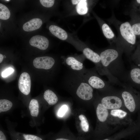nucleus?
<instances>
[{"mask_svg":"<svg viewBox=\"0 0 140 140\" xmlns=\"http://www.w3.org/2000/svg\"><path fill=\"white\" fill-rule=\"evenodd\" d=\"M12 106V102L6 99L0 100V112H5L9 110Z\"/></svg>","mask_w":140,"mask_h":140,"instance_id":"obj_20","label":"nucleus"},{"mask_svg":"<svg viewBox=\"0 0 140 140\" xmlns=\"http://www.w3.org/2000/svg\"><path fill=\"white\" fill-rule=\"evenodd\" d=\"M79 118L81 121L80 125L82 129L85 132H87L89 130V124L88 120L83 115L81 114L79 115Z\"/></svg>","mask_w":140,"mask_h":140,"instance_id":"obj_21","label":"nucleus"},{"mask_svg":"<svg viewBox=\"0 0 140 140\" xmlns=\"http://www.w3.org/2000/svg\"><path fill=\"white\" fill-rule=\"evenodd\" d=\"M102 29L103 33L110 44L116 42V37L113 32L107 23L103 24Z\"/></svg>","mask_w":140,"mask_h":140,"instance_id":"obj_12","label":"nucleus"},{"mask_svg":"<svg viewBox=\"0 0 140 140\" xmlns=\"http://www.w3.org/2000/svg\"><path fill=\"white\" fill-rule=\"evenodd\" d=\"M131 25L132 30L135 34L136 36L140 35V22Z\"/></svg>","mask_w":140,"mask_h":140,"instance_id":"obj_24","label":"nucleus"},{"mask_svg":"<svg viewBox=\"0 0 140 140\" xmlns=\"http://www.w3.org/2000/svg\"><path fill=\"white\" fill-rule=\"evenodd\" d=\"M103 140H109L108 139H105Z\"/></svg>","mask_w":140,"mask_h":140,"instance_id":"obj_35","label":"nucleus"},{"mask_svg":"<svg viewBox=\"0 0 140 140\" xmlns=\"http://www.w3.org/2000/svg\"><path fill=\"white\" fill-rule=\"evenodd\" d=\"M131 59L135 65L140 68V54L135 53L132 55Z\"/></svg>","mask_w":140,"mask_h":140,"instance_id":"obj_23","label":"nucleus"},{"mask_svg":"<svg viewBox=\"0 0 140 140\" xmlns=\"http://www.w3.org/2000/svg\"><path fill=\"white\" fill-rule=\"evenodd\" d=\"M44 97L48 103L50 105L55 104L58 101V98L56 94L50 89L47 90L45 92Z\"/></svg>","mask_w":140,"mask_h":140,"instance_id":"obj_15","label":"nucleus"},{"mask_svg":"<svg viewBox=\"0 0 140 140\" xmlns=\"http://www.w3.org/2000/svg\"><path fill=\"white\" fill-rule=\"evenodd\" d=\"M31 115L33 117H37L39 112V104L38 101L34 99H32L29 106Z\"/></svg>","mask_w":140,"mask_h":140,"instance_id":"obj_17","label":"nucleus"},{"mask_svg":"<svg viewBox=\"0 0 140 140\" xmlns=\"http://www.w3.org/2000/svg\"><path fill=\"white\" fill-rule=\"evenodd\" d=\"M29 43L34 47L42 50L46 49L49 45V41L44 36L37 35L32 37L30 39Z\"/></svg>","mask_w":140,"mask_h":140,"instance_id":"obj_10","label":"nucleus"},{"mask_svg":"<svg viewBox=\"0 0 140 140\" xmlns=\"http://www.w3.org/2000/svg\"><path fill=\"white\" fill-rule=\"evenodd\" d=\"M23 135L25 140H42L40 137L34 135L24 134Z\"/></svg>","mask_w":140,"mask_h":140,"instance_id":"obj_27","label":"nucleus"},{"mask_svg":"<svg viewBox=\"0 0 140 140\" xmlns=\"http://www.w3.org/2000/svg\"><path fill=\"white\" fill-rule=\"evenodd\" d=\"M101 103L107 109H115L120 108L122 104V101L119 96L115 95H109L103 97Z\"/></svg>","mask_w":140,"mask_h":140,"instance_id":"obj_6","label":"nucleus"},{"mask_svg":"<svg viewBox=\"0 0 140 140\" xmlns=\"http://www.w3.org/2000/svg\"><path fill=\"white\" fill-rule=\"evenodd\" d=\"M122 53L116 47L105 50L100 55L103 65L113 76L123 81L127 71L122 59Z\"/></svg>","mask_w":140,"mask_h":140,"instance_id":"obj_1","label":"nucleus"},{"mask_svg":"<svg viewBox=\"0 0 140 140\" xmlns=\"http://www.w3.org/2000/svg\"><path fill=\"white\" fill-rule=\"evenodd\" d=\"M0 140H6L5 135L1 130L0 131Z\"/></svg>","mask_w":140,"mask_h":140,"instance_id":"obj_29","label":"nucleus"},{"mask_svg":"<svg viewBox=\"0 0 140 140\" xmlns=\"http://www.w3.org/2000/svg\"><path fill=\"white\" fill-rule=\"evenodd\" d=\"M5 1H10V0H5Z\"/></svg>","mask_w":140,"mask_h":140,"instance_id":"obj_34","label":"nucleus"},{"mask_svg":"<svg viewBox=\"0 0 140 140\" xmlns=\"http://www.w3.org/2000/svg\"><path fill=\"white\" fill-rule=\"evenodd\" d=\"M42 24V21L40 19L33 18L24 23L23 28L25 31H31L39 29Z\"/></svg>","mask_w":140,"mask_h":140,"instance_id":"obj_11","label":"nucleus"},{"mask_svg":"<svg viewBox=\"0 0 140 140\" xmlns=\"http://www.w3.org/2000/svg\"><path fill=\"white\" fill-rule=\"evenodd\" d=\"M87 1L81 0L77 4L76 7V10L78 13L80 15H83L86 13L88 11L87 6Z\"/></svg>","mask_w":140,"mask_h":140,"instance_id":"obj_18","label":"nucleus"},{"mask_svg":"<svg viewBox=\"0 0 140 140\" xmlns=\"http://www.w3.org/2000/svg\"><path fill=\"white\" fill-rule=\"evenodd\" d=\"M66 62L68 65L70 66L73 70H80L83 67V64L73 57H68L66 60Z\"/></svg>","mask_w":140,"mask_h":140,"instance_id":"obj_16","label":"nucleus"},{"mask_svg":"<svg viewBox=\"0 0 140 140\" xmlns=\"http://www.w3.org/2000/svg\"><path fill=\"white\" fill-rule=\"evenodd\" d=\"M10 15V12L8 8L5 5L0 3V18L5 20L9 19Z\"/></svg>","mask_w":140,"mask_h":140,"instance_id":"obj_19","label":"nucleus"},{"mask_svg":"<svg viewBox=\"0 0 140 140\" xmlns=\"http://www.w3.org/2000/svg\"><path fill=\"white\" fill-rule=\"evenodd\" d=\"M121 41L116 44V47L129 56L136 42V36L134 33L130 23L126 22L121 23L119 28Z\"/></svg>","mask_w":140,"mask_h":140,"instance_id":"obj_2","label":"nucleus"},{"mask_svg":"<svg viewBox=\"0 0 140 140\" xmlns=\"http://www.w3.org/2000/svg\"><path fill=\"white\" fill-rule=\"evenodd\" d=\"M126 90L123 91L121 96L126 107L131 112L134 111L136 107L135 96L133 93V87L125 83Z\"/></svg>","mask_w":140,"mask_h":140,"instance_id":"obj_4","label":"nucleus"},{"mask_svg":"<svg viewBox=\"0 0 140 140\" xmlns=\"http://www.w3.org/2000/svg\"><path fill=\"white\" fill-rule=\"evenodd\" d=\"M93 89L88 83L82 82L78 87L76 91L77 96L81 99L89 100L93 97Z\"/></svg>","mask_w":140,"mask_h":140,"instance_id":"obj_7","label":"nucleus"},{"mask_svg":"<svg viewBox=\"0 0 140 140\" xmlns=\"http://www.w3.org/2000/svg\"><path fill=\"white\" fill-rule=\"evenodd\" d=\"M96 113L99 120L101 122L105 121L108 115V109L104 107L101 103H100L98 105Z\"/></svg>","mask_w":140,"mask_h":140,"instance_id":"obj_14","label":"nucleus"},{"mask_svg":"<svg viewBox=\"0 0 140 140\" xmlns=\"http://www.w3.org/2000/svg\"><path fill=\"white\" fill-rule=\"evenodd\" d=\"M18 87L20 91L25 95H28L30 91L31 81L29 74L24 72L20 75L18 81Z\"/></svg>","mask_w":140,"mask_h":140,"instance_id":"obj_8","label":"nucleus"},{"mask_svg":"<svg viewBox=\"0 0 140 140\" xmlns=\"http://www.w3.org/2000/svg\"><path fill=\"white\" fill-rule=\"evenodd\" d=\"M50 32L54 36L59 39L64 40L67 38L66 32L60 27L55 25H51L49 27Z\"/></svg>","mask_w":140,"mask_h":140,"instance_id":"obj_13","label":"nucleus"},{"mask_svg":"<svg viewBox=\"0 0 140 140\" xmlns=\"http://www.w3.org/2000/svg\"><path fill=\"white\" fill-rule=\"evenodd\" d=\"M14 71V69L11 68H9L3 71L2 73V76L3 77H7L11 74Z\"/></svg>","mask_w":140,"mask_h":140,"instance_id":"obj_28","label":"nucleus"},{"mask_svg":"<svg viewBox=\"0 0 140 140\" xmlns=\"http://www.w3.org/2000/svg\"><path fill=\"white\" fill-rule=\"evenodd\" d=\"M136 1L137 3H140V0H137Z\"/></svg>","mask_w":140,"mask_h":140,"instance_id":"obj_33","label":"nucleus"},{"mask_svg":"<svg viewBox=\"0 0 140 140\" xmlns=\"http://www.w3.org/2000/svg\"><path fill=\"white\" fill-rule=\"evenodd\" d=\"M124 83L140 89V68L134 64L127 71L123 80Z\"/></svg>","mask_w":140,"mask_h":140,"instance_id":"obj_3","label":"nucleus"},{"mask_svg":"<svg viewBox=\"0 0 140 140\" xmlns=\"http://www.w3.org/2000/svg\"><path fill=\"white\" fill-rule=\"evenodd\" d=\"M54 63V59L48 56L36 58L33 61V65L35 68L45 69L51 68Z\"/></svg>","mask_w":140,"mask_h":140,"instance_id":"obj_9","label":"nucleus"},{"mask_svg":"<svg viewBox=\"0 0 140 140\" xmlns=\"http://www.w3.org/2000/svg\"><path fill=\"white\" fill-rule=\"evenodd\" d=\"M55 140H71L70 139L63 138H60L56 139Z\"/></svg>","mask_w":140,"mask_h":140,"instance_id":"obj_32","label":"nucleus"},{"mask_svg":"<svg viewBox=\"0 0 140 140\" xmlns=\"http://www.w3.org/2000/svg\"><path fill=\"white\" fill-rule=\"evenodd\" d=\"M39 1L43 6L47 8L52 6L54 2V0H40Z\"/></svg>","mask_w":140,"mask_h":140,"instance_id":"obj_25","label":"nucleus"},{"mask_svg":"<svg viewBox=\"0 0 140 140\" xmlns=\"http://www.w3.org/2000/svg\"><path fill=\"white\" fill-rule=\"evenodd\" d=\"M110 114L114 116L117 117L122 118L126 116L127 113L120 109H115L112 110L111 111Z\"/></svg>","mask_w":140,"mask_h":140,"instance_id":"obj_22","label":"nucleus"},{"mask_svg":"<svg viewBox=\"0 0 140 140\" xmlns=\"http://www.w3.org/2000/svg\"><path fill=\"white\" fill-rule=\"evenodd\" d=\"M68 110V106L65 104L62 105L59 109L58 112V115L59 117H63Z\"/></svg>","mask_w":140,"mask_h":140,"instance_id":"obj_26","label":"nucleus"},{"mask_svg":"<svg viewBox=\"0 0 140 140\" xmlns=\"http://www.w3.org/2000/svg\"><path fill=\"white\" fill-rule=\"evenodd\" d=\"M3 57H4L3 55L2 54L0 53V63H1L3 61Z\"/></svg>","mask_w":140,"mask_h":140,"instance_id":"obj_31","label":"nucleus"},{"mask_svg":"<svg viewBox=\"0 0 140 140\" xmlns=\"http://www.w3.org/2000/svg\"><path fill=\"white\" fill-rule=\"evenodd\" d=\"M88 78V84L94 88L103 89L107 91L114 89L113 87L109 81L102 79L94 73H92Z\"/></svg>","mask_w":140,"mask_h":140,"instance_id":"obj_5","label":"nucleus"},{"mask_svg":"<svg viewBox=\"0 0 140 140\" xmlns=\"http://www.w3.org/2000/svg\"><path fill=\"white\" fill-rule=\"evenodd\" d=\"M80 1V0H72V2L73 4H78Z\"/></svg>","mask_w":140,"mask_h":140,"instance_id":"obj_30","label":"nucleus"}]
</instances>
